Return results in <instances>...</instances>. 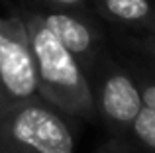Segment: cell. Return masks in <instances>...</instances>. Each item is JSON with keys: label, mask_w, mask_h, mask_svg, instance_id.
Returning a JSON list of instances; mask_svg holds the SVG:
<instances>
[{"label": "cell", "mask_w": 155, "mask_h": 153, "mask_svg": "<svg viewBox=\"0 0 155 153\" xmlns=\"http://www.w3.org/2000/svg\"><path fill=\"white\" fill-rule=\"evenodd\" d=\"M96 108H100L106 122H110L116 130L130 128L134 116L141 108L137 84L126 71L116 69L106 73L100 84Z\"/></svg>", "instance_id": "5"}, {"label": "cell", "mask_w": 155, "mask_h": 153, "mask_svg": "<svg viewBox=\"0 0 155 153\" xmlns=\"http://www.w3.org/2000/svg\"><path fill=\"white\" fill-rule=\"evenodd\" d=\"M8 108V100H6V96H4V92H2V88H0V116H2V112Z\"/></svg>", "instance_id": "10"}, {"label": "cell", "mask_w": 155, "mask_h": 153, "mask_svg": "<svg viewBox=\"0 0 155 153\" xmlns=\"http://www.w3.org/2000/svg\"><path fill=\"white\" fill-rule=\"evenodd\" d=\"M0 153H75V134L55 106L35 96L2 112Z\"/></svg>", "instance_id": "2"}, {"label": "cell", "mask_w": 155, "mask_h": 153, "mask_svg": "<svg viewBox=\"0 0 155 153\" xmlns=\"http://www.w3.org/2000/svg\"><path fill=\"white\" fill-rule=\"evenodd\" d=\"M134 138L141 143L149 153L155 149V108L141 106L130 124Z\"/></svg>", "instance_id": "7"}, {"label": "cell", "mask_w": 155, "mask_h": 153, "mask_svg": "<svg viewBox=\"0 0 155 153\" xmlns=\"http://www.w3.org/2000/svg\"><path fill=\"white\" fill-rule=\"evenodd\" d=\"M43 2L51 4L55 8H77V10H81L88 0H43Z\"/></svg>", "instance_id": "9"}, {"label": "cell", "mask_w": 155, "mask_h": 153, "mask_svg": "<svg viewBox=\"0 0 155 153\" xmlns=\"http://www.w3.org/2000/svg\"><path fill=\"white\" fill-rule=\"evenodd\" d=\"M43 26L59 39V43L79 61L83 71H92L100 59L102 35L100 30L77 8H55L38 12Z\"/></svg>", "instance_id": "4"}, {"label": "cell", "mask_w": 155, "mask_h": 153, "mask_svg": "<svg viewBox=\"0 0 155 153\" xmlns=\"http://www.w3.org/2000/svg\"><path fill=\"white\" fill-rule=\"evenodd\" d=\"M110 22L136 30H153V10L149 0H92Z\"/></svg>", "instance_id": "6"}, {"label": "cell", "mask_w": 155, "mask_h": 153, "mask_svg": "<svg viewBox=\"0 0 155 153\" xmlns=\"http://www.w3.org/2000/svg\"><path fill=\"white\" fill-rule=\"evenodd\" d=\"M20 16L28 31L38 79V94L61 114L81 120H94L98 114L96 98L79 61L43 26L38 12H24Z\"/></svg>", "instance_id": "1"}, {"label": "cell", "mask_w": 155, "mask_h": 153, "mask_svg": "<svg viewBox=\"0 0 155 153\" xmlns=\"http://www.w3.org/2000/svg\"><path fill=\"white\" fill-rule=\"evenodd\" d=\"M140 100H141V106H147V108H155V84L151 80H145L140 88Z\"/></svg>", "instance_id": "8"}, {"label": "cell", "mask_w": 155, "mask_h": 153, "mask_svg": "<svg viewBox=\"0 0 155 153\" xmlns=\"http://www.w3.org/2000/svg\"><path fill=\"white\" fill-rule=\"evenodd\" d=\"M0 88L8 104L39 96L28 31L20 14L0 16Z\"/></svg>", "instance_id": "3"}]
</instances>
